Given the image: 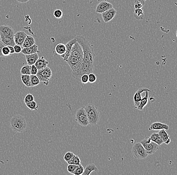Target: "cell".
Returning a JSON list of instances; mask_svg holds the SVG:
<instances>
[{"label":"cell","instance_id":"cell-7","mask_svg":"<svg viewBox=\"0 0 177 175\" xmlns=\"http://www.w3.org/2000/svg\"><path fill=\"white\" fill-rule=\"evenodd\" d=\"M52 75V71L50 67L47 66L42 69L38 70L36 75L40 80L41 82H42L44 85L47 86Z\"/></svg>","mask_w":177,"mask_h":175},{"label":"cell","instance_id":"cell-11","mask_svg":"<svg viewBox=\"0 0 177 175\" xmlns=\"http://www.w3.org/2000/svg\"><path fill=\"white\" fill-rule=\"evenodd\" d=\"M116 13L117 11L114 8L110 9L105 12H103L101 14L103 21H104L105 23L109 22L114 18Z\"/></svg>","mask_w":177,"mask_h":175},{"label":"cell","instance_id":"cell-41","mask_svg":"<svg viewBox=\"0 0 177 175\" xmlns=\"http://www.w3.org/2000/svg\"><path fill=\"white\" fill-rule=\"evenodd\" d=\"M81 81L82 83L86 84L88 82V74L83 75L81 78Z\"/></svg>","mask_w":177,"mask_h":175},{"label":"cell","instance_id":"cell-28","mask_svg":"<svg viewBox=\"0 0 177 175\" xmlns=\"http://www.w3.org/2000/svg\"><path fill=\"white\" fill-rule=\"evenodd\" d=\"M160 138L163 140L164 142L165 143L170 138L169 135L167 133L165 129L160 130L158 132Z\"/></svg>","mask_w":177,"mask_h":175},{"label":"cell","instance_id":"cell-9","mask_svg":"<svg viewBox=\"0 0 177 175\" xmlns=\"http://www.w3.org/2000/svg\"><path fill=\"white\" fill-rule=\"evenodd\" d=\"M70 55L83 60V51L78 42H76L73 45Z\"/></svg>","mask_w":177,"mask_h":175},{"label":"cell","instance_id":"cell-18","mask_svg":"<svg viewBox=\"0 0 177 175\" xmlns=\"http://www.w3.org/2000/svg\"><path fill=\"white\" fill-rule=\"evenodd\" d=\"M39 51L38 50V46L34 44L31 47L29 48H23L21 51V52L24 55H29V54H34L39 52Z\"/></svg>","mask_w":177,"mask_h":175},{"label":"cell","instance_id":"cell-33","mask_svg":"<svg viewBox=\"0 0 177 175\" xmlns=\"http://www.w3.org/2000/svg\"><path fill=\"white\" fill-rule=\"evenodd\" d=\"M84 171V169L83 166L81 163V164H79V165L78 166L73 174L74 175H82Z\"/></svg>","mask_w":177,"mask_h":175},{"label":"cell","instance_id":"cell-22","mask_svg":"<svg viewBox=\"0 0 177 175\" xmlns=\"http://www.w3.org/2000/svg\"><path fill=\"white\" fill-rule=\"evenodd\" d=\"M149 92L148 91H146V95L145 97H143V98H141V99L140 103L139 105L137 108V110L139 111H142L143 108L145 107V106L147 105L148 103V100H149Z\"/></svg>","mask_w":177,"mask_h":175},{"label":"cell","instance_id":"cell-6","mask_svg":"<svg viewBox=\"0 0 177 175\" xmlns=\"http://www.w3.org/2000/svg\"><path fill=\"white\" fill-rule=\"evenodd\" d=\"M74 118L78 124L82 126L86 127L89 125L87 115L84 107L80 108L77 110Z\"/></svg>","mask_w":177,"mask_h":175},{"label":"cell","instance_id":"cell-45","mask_svg":"<svg viewBox=\"0 0 177 175\" xmlns=\"http://www.w3.org/2000/svg\"><path fill=\"white\" fill-rule=\"evenodd\" d=\"M154 142H155V143H156L159 145H160L161 144H162L163 143H164L163 140L160 138V137L156 139V140H155Z\"/></svg>","mask_w":177,"mask_h":175},{"label":"cell","instance_id":"cell-38","mask_svg":"<svg viewBox=\"0 0 177 175\" xmlns=\"http://www.w3.org/2000/svg\"><path fill=\"white\" fill-rule=\"evenodd\" d=\"M63 11L60 9L55 10L54 12V15L56 18L60 19L63 16Z\"/></svg>","mask_w":177,"mask_h":175},{"label":"cell","instance_id":"cell-17","mask_svg":"<svg viewBox=\"0 0 177 175\" xmlns=\"http://www.w3.org/2000/svg\"><path fill=\"white\" fill-rule=\"evenodd\" d=\"M165 129L168 130L169 129V126L168 125L161 122H155L152 123L149 128V130H160Z\"/></svg>","mask_w":177,"mask_h":175},{"label":"cell","instance_id":"cell-35","mask_svg":"<svg viewBox=\"0 0 177 175\" xmlns=\"http://www.w3.org/2000/svg\"><path fill=\"white\" fill-rule=\"evenodd\" d=\"M74 156V154L72 152H69L65 153V155L64 156V160L68 162H69L70 159H72Z\"/></svg>","mask_w":177,"mask_h":175},{"label":"cell","instance_id":"cell-5","mask_svg":"<svg viewBox=\"0 0 177 175\" xmlns=\"http://www.w3.org/2000/svg\"><path fill=\"white\" fill-rule=\"evenodd\" d=\"M132 153L133 156L138 159H146L149 154L141 142H137L134 144L132 148Z\"/></svg>","mask_w":177,"mask_h":175},{"label":"cell","instance_id":"cell-8","mask_svg":"<svg viewBox=\"0 0 177 175\" xmlns=\"http://www.w3.org/2000/svg\"><path fill=\"white\" fill-rule=\"evenodd\" d=\"M66 62L72 71H75L78 70L81 67L83 60L70 55Z\"/></svg>","mask_w":177,"mask_h":175},{"label":"cell","instance_id":"cell-44","mask_svg":"<svg viewBox=\"0 0 177 175\" xmlns=\"http://www.w3.org/2000/svg\"><path fill=\"white\" fill-rule=\"evenodd\" d=\"M14 48L15 52L16 54H19L20 52H21L22 50L21 46L17 45H15L14 46Z\"/></svg>","mask_w":177,"mask_h":175},{"label":"cell","instance_id":"cell-29","mask_svg":"<svg viewBox=\"0 0 177 175\" xmlns=\"http://www.w3.org/2000/svg\"><path fill=\"white\" fill-rule=\"evenodd\" d=\"M134 16L137 20L142 19L144 16V13L141 9H135Z\"/></svg>","mask_w":177,"mask_h":175},{"label":"cell","instance_id":"cell-3","mask_svg":"<svg viewBox=\"0 0 177 175\" xmlns=\"http://www.w3.org/2000/svg\"><path fill=\"white\" fill-rule=\"evenodd\" d=\"M94 61L85 62H83L81 67L78 70L72 71L73 77L79 81H81V78L83 75L89 74L93 72Z\"/></svg>","mask_w":177,"mask_h":175},{"label":"cell","instance_id":"cell-51","mask_svg":"<svg viewBox=\"0 0 177 175\" xmlns=\"http://www.w3.org/2000/svg\"><path fill=\"white\" fill-rule=\"evenodd\" d=\"M101 0H98V1L100 2Z\"/></svg>","mask_w":177,"mask_h":175},{"label":"cell","instance_id":"cell-21","mask_svg":"<svg viewBox=\"0 0 177 175\" xmlns=\"http://www.w3.org/2000/svg\"><path fill=\"white\" fill-rule=\"evenodd\" d=\"M0 37H1V41L3 42V43L6 46H14L16 45L15 43L14 38H11L9 37H6L5 35L0 32Z\"/></svg>","mask_w":177,"mask_h":175},{"label":"cell","instance_id":"cell-16","mask_svg":"<svg viewBox=\"0 0 177 175\" xmlns=\"http://www.w3.org/2000/svg\"><path fill=\"white\" fill-rule=\"evenodd\" d=\"M76 42H77V39L76 38L70 40V41L68 42V43L65 45L66 47V51L65 52L64 55H61L60 56L63 58L64 61H66L68 60V58L69 57L70 55V52H71V50H72V47L73 45Z\"/></svg>","mask_w":177,"mask_h":175},{"label":"cell","instance_id":"cell-37","mask_svg":"<svg viewBox=\"0 0 177 175\" xmlns=\"http://www.w3.org/2000/svg\"><path fill=\"white\" fill-rule=\"evenodd\" d=\"M78 166V165H74V164H69L68 167H67L68 171L70 174H73Z\"/></svg>","mask_w":177,"mask_h":175},{"label":"cell","instance_id":"cell-40","mask_svg":"<svg viewBox=\"0 0 177 175\" xmlns=\"http://www.w3.org/2000/svg\"><path fill=\"white\" fill-rule=\"evenodd\" d=\"M88 82L91 83H93L95 82L97 80V77L94 73H91L88 74Z\"/></svg>","mask_w":177,"mask_h":175},{"label":"cell","instance_id":"cell-49","mask_svg":"<svg viewBox=\"0 0 177 175\" xmlns=\"http://www.w3.org/2000/svg\"><path fill=\"white\" fill-rule=\"evenodd\" d=\"M170 142H171V139L169 138L165 143L166 144H169L170 143Z\"/></svg>","mask_w":177,"mask_h":175},{"label":"cell","instance_id":"cell-48","mask_svg":"<svg viewBox=\"0 0 177 175\" xmlns=\"http://www.w3.org/2000/svg\"><path fill=\"white\" fill-rule=\"evenodd\" d=\"M17 2H18L19 3H27L29 0H17Z\"/></svg>","mask_w":177,"mask_h":175},{"label":"cell","instance_id":"cell-25","mask_svg":"<svg viewBox=\"0 0 177 175\" xmlns=\"http://www.w3.org/2000/svg\"><path fill=\"white\" fill-rule=\"evenodd\" d=\"M65 51H66V47L65 45L63 43H59L55 48V52L57 55L60 56L64 55L65 53Z\"/></svg>","mask_w":177,"mask_h":175},{"label":"cell","instance_id":"cell-15","mask_svg":"<svg viewBox=\"0 0 177 175\" xmlns=\"http://www.w3.org/2000/svg\"><path fill=\"white\" fill-rule=\"evenodd\" d=\"M0 32L5 35L6 37L14 38V30L12 27L9 25H1L0 26Z\"/></svg>","mask_w":177,"mask_h":175},{"label":"cell","instance_id":"cell-2","mask_svg":"<svg viewBox=\"0 0 177 175\" xmlns=\"http://www.w3.org/2000/svg\"><path fill=\"white\" fill-rule=\"evenodd\" d=\"M87 115L89 124L96 125L100 120V112L98 108L92 103H88L84 107Z\"/></svg>","mask_w":177,"mask_h":175},{"label":"cell","instance_id":"cell-26","mask_svg":"<svg viewBox=\"0 0 177 175\" xmlns=\"http://www.w3.org/2000/svg\"><path fill=\"white\" fill-rule=\"evenodd\" d=\"M21 80L23 83L27 87H31L30 75H22L21 76Z\"/></svg>","mask_w":177,"mask_h":175},{"label":"cell","instance_id":"cell-13","mask_svg":"<svg viewBox=\"0 0 177 175\" xmlns=\"http://www.w3.org/2000/svg\"><path fill=\"white\" fill-rule=\"evenodd\" d=\"M27 34L24 31H19L14 34V40L16 45L22 46Z\"/></svg>","mask_w":177,"mask_h":175},{"label":"cell","instance_id":"cell-39","mask_svg":"<svg viewBox=\"0 0 177 175\" xmlns=\"http://www.w3.org/2000/svg\"><path fill=\"white\" fill-rule=\"evenodd\" d=\"M34 101V97L32 94H28L26 95L25 97L24 102L25 103H27L29 102H32V101Z\"/></svg>","mask_w":177,"mask_h":175},{"label":"cell","instance_id":"cell-31","mask_svg":"<svg viewBox=\"0 0 177 175\" xmlns=\"http://www.w3.org/2000/svg\"><path fill=\"white\" fill-rule=\"evenodd\" d=\"M68 164H74V165H79L81 164V159L77 155H75L72 158L69 162H68Z\"/></svg>","mask_w":177,"mask_h":175},{"label":"cell","instance_id":"cell-10","mask_svg":"<svg viewBox=\"0 0 177 175\" xmlns=\"http://www.w3.org/2000/svg\"><path fill=\"white\" fill-rule=\"evenodd\" d=\"M112 8H113V7L112 4L106 1H102L97 6L96 12L99 14H102Z\"/></svg>","mask_w":177,"mask_h":175},{"label":"cell","instance_id":"cell-1","mask_svg":"<svg viewBox=\"0 0 177 175\" xmlns=\"http://www.w3.org/2000/svg\"><path fill=\"white\" fill-rule=\"evenodd\" d=\"M75 38L81 46L83 51V62L94 61L95 58L94 50L88 41L81 35H78Z\"/></svg>","mask_w":177,"mask_h":175},{"label":"cell","instance_id":"cell-23","mask_svg":"<svg viewBox=\"0 0 177 175\" xmlns=\"http://www.w3.org/2000/svg\"><path fill=\"white\" fill-rule=\"evenodd\" d=\"M34 44H35V41L34 38L30 35H27L25 38V41L24 42L22 47H23V48L30 47Z\"/></svg>","mask_w":177,"mask_h":175},{"label":"cell","instance_id":"cell-4","mask_svg":"<svg viewBox=\"0 0 177 175\" xmlns=\"http://www.w3.org/2000/svg\"><path fill=\"white\" fill-rule=\"evenodd\" d=\"M11 128L14 132H22L27 127V122L23 116L20 115H15L10 120Z\"/></svg>","mask_w":177,"mask_h":175},{"label":"cell","instance_id":"cell-36","mask_svg":"<svg viewBox=\"0 0 177 175\" xmlns=\"http://www.w3.org/2000/svg\"><path fill=\"white\" fill-rule=\"evenodd\" d=\"M2 53L3 54V57L9 56L10 55L9 48H8V46H5L2 50Z\"/></svg>","mask_w":177,"mask_h":175},{"label":"cell","instance_id":"cell-27","mask_svg":"<svg viewBox=\"0 0 177 175\" xmlns=\"http://www.w3.org/2000/svg\"><path fill=\"white\" fill-rule=\"evenodd\" d=\"M41 82L40 80L36 75H30V84L31 87H34L39 84Z\"/></svg>","mask_w":177,"mask_h":175},{"label":"cell","instance_id":"cell-24","mask_svg":"<svg viewBox=\"0 0 177 175\" xmlns=\"http://www.w3.org/2000/svg\"><path fill=\"white\" fill-rule=\"evenodd\" d=\"M97 170L98 169L94 163H90L86 166L82 175H89L93 172L97 171Z\"/></svg>","mask_w":177,"mask_h":175},{"label":"cell","instance_id":"cell-14","mask_svg":"<svg viewBox=\"0 0 177 175\" xmlns=\"http://www.w3.org/2000/svg\"><path fill=\"white\" fill-rule=\"evenodd\" d=\"M146 91L151 92L150 89L146 88H141L137 90L136 92L135 93L134 97H133V101H134V106L135 108H136L139 105L141 99L142 98L141 97V93Z\"/></svg>","mask_w":177,"mask_h":175},{"label":"cell","instance_id":"cell-43","mask_svg":"<svg viewBox=\"0 0 177 175\" xmlns=\"http://www.w3.org/2000/svg\"><path fill=\"white\" fill-rule=\"evenodd\" d=\"M159 137H160V135H159L158 133H153L151 134V135L150 136L151 141H154V142Z\"/></svg>","mask_w":177,"mask_h":175},{"label":"cell","instance_id":"cell-50","mask_svg":"<svg viewBox=\"0 0 177 175\" xmlns=\"http://www.w3.org/2000/svg\"><path fill=\"white\" fill-rule=\"evenodd\" d=\"M176 37H177V32H176Z\"/></svg>","mask_w":177,"mask_h":175},{"label":"cell","instance_id":"cell-46","mask_svg":"<svg viewBox=\"0 0 177 175\" xmlns=\"http://www.w3.org/2000/svg\"><path fill=\"white\" fill-rule=\"evenodd\" d=\"M5 46H6L1 41H0V57H3V54L2 53V50Z\"/></svg>","mask_w":177,"mask_h":175},{"label":"cell","instance_id":"cell-20","mask_svg":"<svg viewBox=\"0 0 177 175\" xmlns=\"http://www.w3.org/2000/svg\"><path fill=\"white\" fill-rule=\"evenodd\" d=\"M48 63L49 62L44 58V57H41V58L39 57L34 65L38 70H41L47 67Z\"/></svg>","mask_w":177,"mask_h":175},{"label":"cell","instance_id":"cell-47","mask_svg":"<svg viewBox=\"0 0 177 175\" xmlns=\"http://www.w3.org/2000/svg\"><path fill=\"white\" fill-rule=\"evenodd\" d=\"M8 48H9L10 52V55H13V54L15 53V52L14 48L13 46H8Z\"/></svg>","mask_w":177,"mask_h":175},{"label":"cell","instance_id":"cell-30","mask_svg":"<svg viewBox=\"0 0 177 175\" xmlns=\"http://www.w3.org/2000/svg\"><path fill=\"white\" fill-rule=\"evenodd\" d=\"M30 69H31V66L29 65H25L23 66L21 68L20 73L22 75H31L30 73Z\"/></svg>","mask_w":177,"mask_h":175},{"label":"cell","instance_id":"cell-19","mask_svg":"<svg viewBox=\"0 0 177 175\" xmlns=\"http://www.w3.org/2000/svg\"><path fill=\"white\" fill-rule=\"evenodd\" d=\"M25 58L28 65L31 66L35 64L37 60L39 58V56L37 53H34V54L25 55Z\"/></svg>","mask_w":177,"mask_h":175},{"label":"cell","instance_id":"cell-32","mask_svg":"<svg viewBox=\"0 0 177 175\" xmlns=\"http://www.w3.org/2000/svg\"><path fill=\"white\" fill-rule=\"evenodd\" d=\"M26 105L27 108H28L31 111H37L38 110V106L37 105L36 102L33 101L32 102H29L26 103Z\"/></svg>","mask_w":177,"mask_h":175},{"label":"cell","instance_id":"cell-42","mask_svg":"<svg viewBox=\"0 0 177 175\" xmlns=\"http://www.w3.org/2000/svg\"><path fill=\"white\" fill-rule=\"evenodd\" d=\"M38 71V69L35 66V65L31 66V69H30L31 75H36Z\"/></svg>","mask_w":177,"mask_h":175},{"label":"cell","instance_id":"cell-34","mask_svg":"<svg viewBox=\"0 0 177 175\" xmlns=\"http://www.w3.org/2000/svg\"><path fill=\"white\" fill-rule=\"evenodd\" d=\"M145 5L144 0H135L134 8L135 9H141Z\"/></svg>","mask_w":177,"mask_h":175},{"label":"cell","instance_id":"cell-12","mask_svg":"<svg viewBox=\"0 0 177 175\" xmlns=\"http://www.w3.org/2000/svg\"><path fill=\"white\" fill-rule=\"evenodd\" d=\"M143 145L145 149L149 155H151L159 149V145L154 141H151L148 143L141 142Z\"/></svg>","mask_w":177,"mask_h":175}]
</instances>
